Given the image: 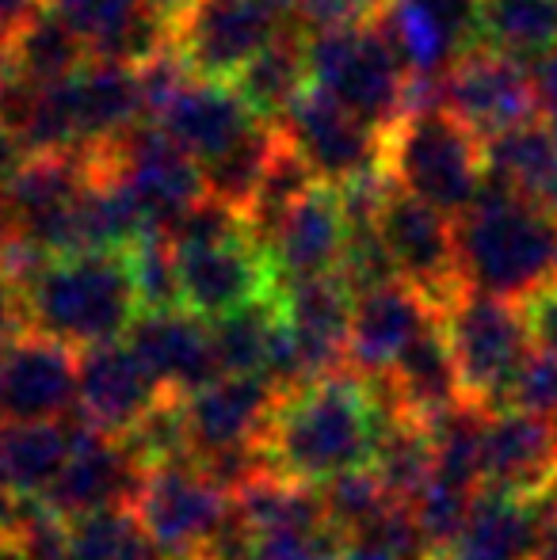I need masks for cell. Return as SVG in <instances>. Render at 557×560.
Here are the masks:
<instances>
[{
  "label": "cell",
  "instance_id": "obj_1",
  "mask_svg": "<svg viewBox=\"0 0 557 560\" xmlns=\"http://www.w3.org/2000/svg\"><path fill=\"white\" fill-rule=\"evenodd\" d=\"M397 408L386 377L340 370L279 397L264 435V462L290 485L321 488L351 469H367L379 435Z\"/></svg>",
  "mask_w": 557,
  "mask_h": 560
},
{
  "label": "cell",
  "instance_id": "obj_2",
  "mask_svg": "<svg viewBox=\"0 0 557 560\" xmlns=\"http://www.w3.org/2000/svg\"><path fill=\"white\" fill-rule=\"evenodd\" d=\"M454 256L462 290L523 305L557 282V218L485 176L477 202L454 218Z\"/></svg>",
  "mask_w": 557,
  "mask_h": 560
},
{
  "label": "cell",
  "instance_id": "obj_3",
  "mask_svg": "<svg viewBox=\"0 0 557 560\" xmlns=\"http://www.w3.org/2000/svg\"><path fill=\"white\" fill-rule=\"evenodd\" d=\"M15 298L27 332L50 336L73 351L127 339L141 313L127 252L54 256Z\"/></svg>",
  "mask_w": 557,
  "mask_h": 560
},
{
  "label": "cell",
  "instance_id": "obj_4",
  "mask_svg": "<svg viewBox=\"0 0 557 560\" xmlns=\"http://www.w3.org/2000/svg\"><path fill=\"white\" fill-rule=\"evenodd\" d=\"M386 176L446 218H462L489 176L485 138L446 107H413L386 138Z\"/></svg>",
  "mask_w": 557,
  "mask_h": 560
},
{
  "label": "cell",
  "instance_id": "obj_5",
  "mask_svg": "<svg viewBox=\"0 0 557 560\" xmlns=\"http://www.w3.org/2000/svg\"><path fill=\"white\" fill-rule=\"evenodd\" d=\"M305 54L313 89L328 92L386 138L413 112V77L374 20L313 31L305 35Z\"/></svg>",
  "mask_w": 557,
  "mask_h": 560
},
{
  "label": "cell",
  "instance_id": "obj_6",
  "mask_svg": "<svg viewBox=\"0 0 557 560\" xmlns=\"http://www.w3.org/2000/svg\"><path fill=\"white\" fill-rule=\"evenodd\" d=\"M443 328L466 400L485 412H504L523 366L535 354V336L523 305L462 290L443 310Z\"/></svg>",
  "mask_w": 557,
  "mask_h": 560
},
{
  "label": "cell",
  "instance_id": "obj_7",
  "mask_svg": "<svg viewBox=\"0 0 557 560\" xmlns=\"http://www.w3.org/2000/svg\"><path fill=\"white\" fill-rule=\"evenodd\" d=\"M100 168L130 195L146 225L161 233L207 199L199 161H192L153 118H141L115 141L100 145Z\"/></svg>",
  "mask_w": 557,
  "mask_h": 560
},
{
  "label": "cell",
  "instance_id": "obj_8",
  "mask_svg": "<svg viewBox=\"0 0 557 560\" xmlns=\"http://www.w3.org/2000/svg\"><path fill=\"white\" fill-rule=\"evenodd\" d=\"M233 495L195 457L164 462L141 472L135 511L141 534L172 560H195L210 534L225 523Z\"/></svg>",
  "mask_w": 557,
  "mask_h": 560
},
{
  "label": "cell",
  "instance_id": "obj_9",
  "mask_svg": "<svg viewBox=\"0 0 557 560\" xmlns=\"http://www.w3.org/2000/svg\"><path fill=\"white\" fill-rule=\"evenodd\" d=\"M279 130L287 145L310 164L317 184L340 191V187L386 176V133L313 84L294 104V112L279 122Z\"/></svg>",
  "mask_w": 557,
  "mask_h": 560
},
{
  "label": "cell",
  "instance_id": "obj_10",
  "mask_svg": "<svg viewBox=\"0 0 557 560\" xmlns=\"http://www.w3.org/2000/svg\"><path fill=\"white\" fill-rule=\"evenodd\" d=\"M287 27L276 0H187L176 54L199 81L233 84L237 73Z\"/></svg>",
  "mask_w": 557,
  "mask_h": 560
},
{
  "label": "cell",
  "instance_id": "obj_11",
  "mask_svg": "<svg viewBox=\"0 0 557 560\" xmlns=\"http://www.w3.org/2000/svg\"><path fill=\"white\" fill-rule=\"evenodd\" d=\"M379 233L390 248L402 282L420 290L439 313L462 294L459 256H454V218L439 214L417 195L386 179L379 202Z\"/></svg>",
  "mask_w": 557,
  "mask_h": 560
},
{
  "label": "cell",
  "instance_id": "obj_12",
  "mask_svg": "<svg viewBox=\"0 0 557 560\" xmlns=\"http://www.w3.org/2000/svg\"><path fill=\"white\" fill-rule=\"evenodd\" d=\"M439 107L469 126L477 138H497L504 130L538 118L535 69L489 46H474L439 81Z\"/></svg>",
  "mask_w": 557,
  "mask_h": 560
},
{
  "label": "cell",
  "instance_id": "obj_13",
  "mask_svg": "<svg viewBox=\"0 0 557 560\" xmlns=\"http://www.w3.org/2000/svg\"><path fill=\"white\" fill-rule=\"evenodd\" d=\"M81 351L50 336L23 332L0 359L4 423H61L77 412Z\"/></svg>",
  "mask_w": 557,
  "mask_h": 560
},
{
  "label": "cell",
  "instance_id": "obj_14",
  "mask_svg": "<svg viewBox=\"0 0 557 560\" xmlns=\"http://www.w3.org/2000/svg\"><path fill=\"white\" fill-rule=\"evenodd\" d=\"M279 397V385L264 374H222L207 389L179 400L195 462L237 454V450H260Z\"/></svg>",
  "mask_w": 557,
  "mask_h": 560
},
{
  "label": "cell",
  "instance_id": "obj_15",
  "mask_svg": "<svg viewBox=\"0 0 557 560\" xmlns=\"http://www.w3.org/2000/svg\"><path fill=\"white\" fill-rule=\"evenodd\" d=\"M179 259V302L187 313L210 320H222L253 302H264L279 290L276 267L268 252L248 236L210 248L184 252Z\"/></svg>",
  "mask_w": 557,
  "mask_h": 560
},
{
  "label": "cell",
  "instance_id": "obj_16",
  "mask_svg": "<svg viewBox=\"0 0 557 560\" xmlns=\"http://www.w3.org/2000/svg\"><path fill=\"white\" fill-rule=\"evenodd\" d=\"M141 472L146 469L135 462V454H130L123 439L104 435V431L77 420L73 454H69L58 485L38 503H43L46 511H54L61 523L96 515V511L130 508L141 485Z\"/></svg>",
  "mask_w": 557,
  "mask_h": 560
},
{
  "label": "cell",
  "instance_id": "obj_17",
  "mask_svg": "<svg viewBox=\"0 0 557 560\" xmlns=\"http://www.w3.org/2000/svg\"><path fill=\"white\" fill-rule=\"evenodd\" d=\"M169 393L156 385L146 362L127 339L81 351V385H77V420L104 435H130Z\"/></svg>",
  "mask_w": 557,
  "mask_h": 560
},
{
  "label": "cell",
  "instance_id": "obj_18",
  "mask_svg": "<svg viewBox=\"0 0 557 560\" xmlns=\"http://www.w3.org/2000/svg\"><path fill=\"white\" fill-rule=\"evenodd\" d=\"M127 343L146 362V370L156 377L169 397L184 400L192 393L207 389L222 377L214 351V336L202 317L187 310H146L130 325Z\"/></svg>",
  "mask_w": 557,
  "mask_h": 560
},
{
  "label": "cell",
  "instance_id": "obj_19",
  "mask_svg": "<svg viewBox=\"0 0 557 560\" xmlns=\"http://www.w3.org/2000/svg\"><path fill=\"white\" fill-rule=\"evenodd\" d=\"M485 488L543 500L557 488V420L504 408L489 412L481 450Z\"/></svg>",
  "mask_w": 557,
  "mask_h": 560
},
{
  "label": "cell",
  "instance_id": "obj_20",
  "mask_svg": "<svg viewBox=\"0 0 557 560\" xmlns=\"http://www.w3.org/2000/svg\"><path fill=\"white\" fill-rule=\"evenodd\" d=\"M436 317L439 310L409 282H390V287L356 294L348 332V370L363 377L390 374V366L402 359L405 347Z\"/></svg>",
  "mask_w": 557,
  "mask_h": 560
},
{
  "label": "cell",
  "instance_id": "obj_21",
  "mask_svg": "<svg viewBox=\"0 0 557 560\" xmlns=\"http://www.w3.org/2000/svg\"><path fill=\"white\" fill-rule=\"evenodd\" d=\"M348 248V218L336 187L317 184L287 218L276 225V233L264 241L271 267H276L279 287L302 279L336 275Z\"/></svg>",
  "mask_w": 557,
  "mask_h": 560
},
{
  "label": "cell",
  "instance_id": "obj_22",
  "mask_svg": "<svg viewBox=\"0 0 557 560\" xmlns=\"http://www.w3.org/2000/svg\"><path fill=\"white\" fill-rule=\"evenodd\" d=\"M153 122L161 126L192 161L207 164V161H214L218 153H225L233 141L245 138L260 118H256L253 107L237 96L233 84L192 77Z\"/></svg>",
  "mask_w": 557,
  "mask_h": 560
},
{
  "label": "cell",
  "instance_id": "obj_23",
  "mask_svg": "<svg viewBox=\"0 0 557 560\" xmlns=\"http://www.w3.org/2000/svg\"><path fill=\"white\" fill-rule=\"evenodd\" d=\"M382 377H386L397 408L405 416H413V420H420L423 428L466 400L459 362H454L451 339H446L443 328V313L405 347V354Z\"/></svg>",
  "mask_w": 557,
  "mask_h": 560
},
{
  "label": "cell",
  "instance_id": "obj_24",
  "mask_svg": "<svg viewBox=\"0 0 557 560\" xmlns=\"http://www.w3.org/2000/svg\"><path fill=\"white\" fill-rule=\"evenodd\" d=\"M485 164L512 195L557 218V133L543 118L485 141Z\"/></svg>",
  "mask_w": 557,
  "mask_h": 560
},
{
  "label": "cell",
  "instance_id": "obj_25",
  "mask_svg": "<svg viewBox=\"0 0 557 560\" xmlns=\"http://www.w3.org/2000/svg\"><path fill=\"white\" fill-rule=\"evenodd\" d=\"M310 54H305V31L282 27L253 61L237 73L233 89L253 107L256 118L279 126L294 112L298 100L310 92Z\"/></svg>",
  "mask_w": 557,
  "mask_h": 560
},
{
  "label": "cell",
  "instance_id": "obj_26",
  "mask_svg": "<svg viewBox=\"0 0 557 560\" xmlns=\"http://www.w3.org/2000/svg\"><path fill=\"white\" fill-rule=\"evenodd\" d=\"M73 454V428L61 423H8L0 439V485L20 500H46Z\"/></svg>",
  "mask_w": 557,
  "mask_h": 560
},
{
  "label": "cell",
  "instance_id": "obj_27",
  "mask_svg": "<svg viewBox=\"0 0 557 560\" xmlns=\"http://www.w3.org/2000/svg\"><path fill=\"white\" fill-rule=\"evenodd\" d=\"M279 141H282L279 126L260 118V122L241 141H233L225 153L199 164L202 187H207L210 199L225 202V207L237 210L241 218H248V210H253V202H256V191H260L264 176H268L271 161H276V153H279Z\"/></svg>",
  "mask_w": 557,
  "mask_h": 560
},
{
  "label": "cell",
  "instance_id": "obj_28",
  "mask_svg": "<svg viewBox=\"0 0 557 560\" xmlns=\"http://www.w3.org/2000/svg\"><path fill=\"white\" fill-rule=\"evenodd\" d=\"M89 61V46L46 4H38L12 35V69L27 84H61Z\"/></svg>",
  "mask_w": 557,
  "mask_h": 560
},
{
  "label": "cell",
  "instance_id": "obj_29",
  "mask_svg": "<svg viewBox=\"0 0 557 560\" xmlns=\"http://www.w3.org/2000/svg\"><path fill=\"white\" fill-rule=\"evenodd\" d=\"M515 61L557 50V0H481V43Z\"/></svg>",
  "mask_w": 557,
  "mask_h": 560
},
{
  "label": "cell",
  "instance_id": "obj_30",
  "mask_svg": "<svg viewBox=\"0 0 557 560\" xmlns=\"http://www.w3.org/2000/svg\"><path fill=\"white\" fill-rule=\"evenodd\" d=\"M279 328H282L279 290L271 298H264V302H253L248 310H237L222 320H210V336H214L222 374H264Z\"/></svg>",
  "mask_w": 557,
  "mask_h": 560
},
{
  "label": "cell",
  "instance_id": "obj_31",
  "mask_svg": "<svg viewBox=\"0 0 557 560\" xmlns=\"http://www.w3.org/2000/svg\"><path fill=\"white\" fill-rule=\"evenodd\" d=\"M317 492H321V503H325L328 523H333L348 541L356 538L367 523H374L390 503H397L371 465H367V469L344 472V477H333L328 485H321Z\"/></svg>",
  "mask_w": 557,
  "mask_h": 560
},
{
  "label": "cell",
  "instance_id": "obj_32",
  "mask_svg": "<svg viewBox=\"0 0 557 560\" xmlns=\"http://www.w3.org/2000/svg\"><path fill=\"white\" fill-rule=\"evenodd\" d=\"M130 275L141 298V313L146 310H184L179 302V259L176 248L169 244V236L161 229L146 233L127 248Z\"/></svg>",
  "mask_w": 557,
  "mask_h": 560
},
{
  "label": "cell",
  "instance_id": "obj_33",
  "mask_svg": "<svg viewBox=\"0 0 557 560\" xmlns=\"http://www.w3.org/2000/svg\"><path fill=\"white\" fill-rule=\"evenodd\" d=\"M69 534V560H127L141 538V526L130 508L96 511L66 523Z\"/></svg>",
  "mask_w": 557,
  "mask_h": 560
},
{
  "label": "cell",
  "instance_id": "obj_34",
  "mask_svg": "<svg viewBox=\"0 0 557 560\" xmlns=\"http://www.w3.org/2000/svg\"><path fill=\"white\" fill-rule=\"evenodd\" d=\"M348 546L328 518H294L256 530V560H336Z\"/></svg>",
  "mask_w": 557,
  "mask_h": 560
},
{
  "label": "cell",
  "instance_id": "obj_35",
  "mask_svg": "<svg viewBox=\"0 0 557 560\" xmlns=\"http://www.w3.org/2000/svg\"><path fill=\"white\" fill-rule=\"evenodd\" d=\"M508 408L543 416V420H557V351H543V347H538V351L531 354L520 382H515L512 405Z\"/></svg>",
  "mask_w": 557,
  "mask_h": 560
},
{
  "label": "cell",
  "instance_id": "obj_36",
  "mask_svg": "<svg viewBox=\"0 0 557 560\" xmlns=\"http://www.w3.org/2000/svg\"><path fill=\"white\" fill-rule=\"evenodd\" d=\"M523 313H527L535 347L557 351V282H550L546 290H538L535 298H527V302H523Z\"/></svg>",
  "mask_w": 557,
  "mask_h": 560
},
{
  "label": "cell",
  "instance_id": "obj_37",
  "mask_svg": "<svg viewBox=\"0 0 557 560\" xmlns=\"http://www.w3.org/2000/svg\"><path fill=\"white\" fill-rule=\"evenodd\" d=\"M31 503L35 500H20V495H12L0 485V546L23 538V530L31 523Z\"/></svg>",
  "mask_w": 557,
  "mask_h": 560
},
{
  "label": "cell",
  "instance_id": "obj_38",
  "mask_svg": "<svg viewBox=\"0 0 557 560\" xmlns=\"http://www.w3.org/2000/svg\"><path fill=\"white\" fill-rule=\"evenodd\" d=\"M23 332H27V325H23L20 298H15V290H8L4 282H0V359H4L8 347H12Z\"/></svg>",
  "mask_w": 557,
  "mask_h": 560
},
{
  "label": "cell",
  "instance_id": "obj_39",
  "mask_svg": "<svg viewBox=\"0 0 557 560\" xmlns=\"http://www.w3.org/2000/svg\"><path fill=\"white\" fill-rule=\"evenodd\" d=\"M27 156L31 153L23 149V141L15 138L8 126H0V191H4V184L20 172V164L27 161Z\"/></svg>",
  "mask_w": 557,
  "mask_h": 560
},
{
  "label": "cell",
  "instance_id": "obj_40",
  "mask_svg": "<svg viewBox=\"0 0 557 560\" xmlns=\"http://www.w3.org/2000/svg\"><path fill=\"white\" fill-rule=\"evenodd\" d=\"M43 0H0V38H12L15 27L27 20Z\"/></svg>",
  "mask_w": 557,
  "mask_h": 560
},
{
  "label": "cell",
  "instance_id": "obj_41",
  "mask_svg": "<svg viewBox=\"0 0 557 560\" xmlns=\"http://www.w3.org/2000/svg\"><path fill=\"white\" fill-rule=\"evenodd\" d=\"M535 560H557V511H550V518H546V530H543V541H538Z\"/></svg>",
  "mask_w": 557,
  "mask_h": 560
},
{
  "label": "cell",
  "instance_id": "obj_42",
  "mask_svg": "<svg viewBox=\"0 0 557 560\" xmlns=\"http://www.w3.org/2000/svg\"><path fill=\"white\" fill-rule=\"evenodd\" d=\"M336 560H394V557L379 553V549H371V546H359V541H348Z\"/></svg>",
  "mask_w": 557,
  "mask_h": 560
},
{
  "label": "cell",
  "instance_id": "obj_43",
  "mask_svg": "<svg viewBox=\"0 0 557 560\" xmlns=\"http://www.w3.org/2000/svg\"><path fill=\"white\" fill-rule=\"evenodd\" d=\"M550 503H554V511H557V488H554V492H550Z\"/></svg>",
  "mask_w": 557,
  "mask_h": 560
},
{
  "label": "cell",
  "instance_id": "obj_44",
  "mask_svg": "<svg viewBox=\"0 0 557 560\" xmlns=\"http://www.w3.org/2000/svg\"><path fill=\"white\" fill-rule=\"evenodd\" d=\"M0 439H4V416H0Z\"/></svg>",
  "mask_w": 557,
  "mask_h": 560
}]
</instances>
